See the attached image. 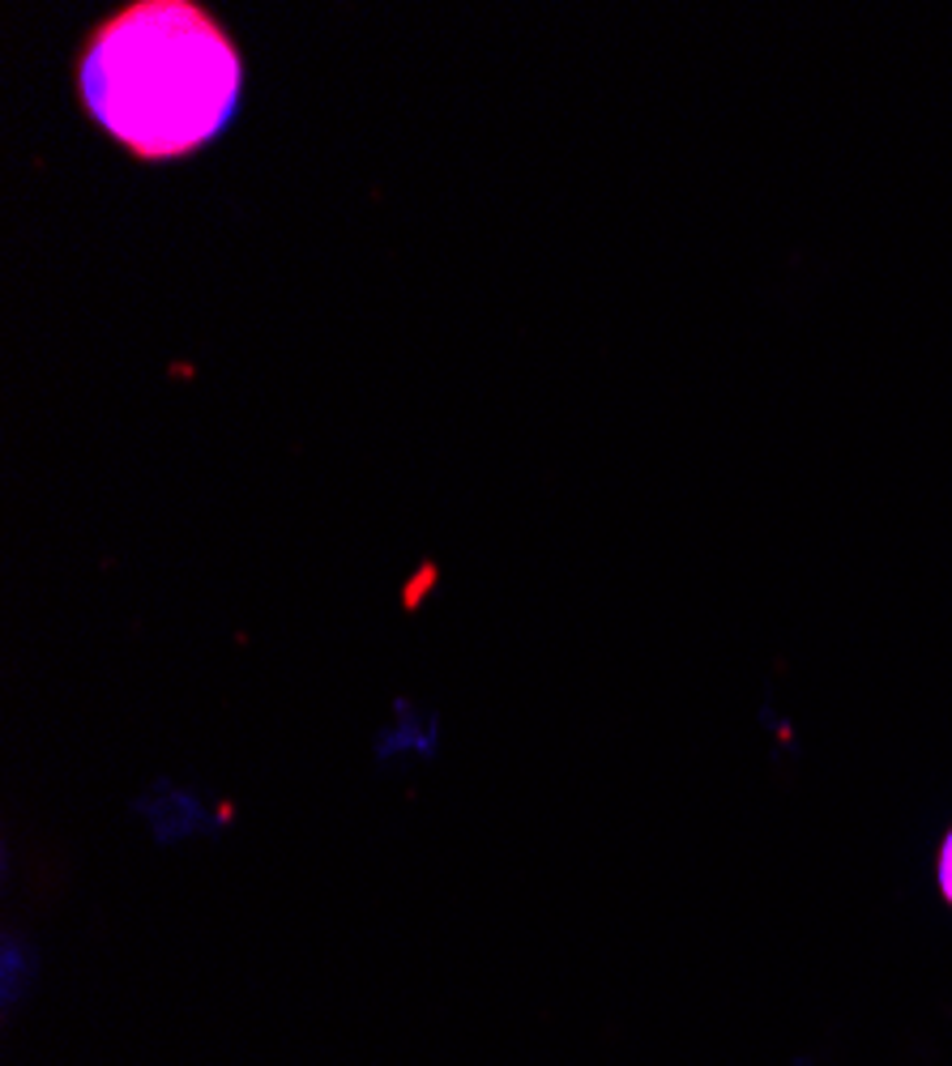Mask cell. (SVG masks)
Segmentation results:
<instances>
[{"label":"cell","mask_w":952,"mask_h":1066,"mask_svg":"<svg viewBox=\"0 0 952 1066\" xmlns=\"http://www.w3.org/2000/svg\"><path fill=\"white\" fill-rule=\"evenodd\" d=\"M82 111L138 163H184L244 103V52L201 0H129L78 43Z\"/></svg>","instance_id":"6da1fadb"},{"label":"cell","mask_w":952,"mask_h":1066,"mask_svg":"<svg viewBox=\"0 0 952 1066\" xmlns=\"http://www.w3.org/2000/svg\"><path fill=\"white\" fill-rule=\"evenodd\" d=\"M935 883H940V896L952 904V828L940 845V857H935Z\"/></svg>","instance_id":"7a4b0ae2"}]
</instances>
